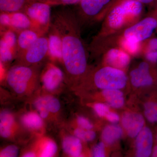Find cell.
Listing matches in <instances>:
<instances>
[{
  "label": "cell",
  "mask_w": 157,
  "mask_h": 157,
  "mask_svg": "<svg viewBox=\"0 0 157 157\" xmlns=\"http://www.w3.org/2000/svg\"><path fill=\"white\" fill-rule=\"evenodd\" d=\"M17 45L16 57L19 56L36 41L39 37L45 35L39 31L27 29L17 33Z\"/></svg>",
  "instance_id": "13"
},
{
  "label": "cell",
  "mask_w": 157,
  "mask_h": 157,
  "mask_svg": "<svg viewBox=\"0 0 157 157\" xmlns=\"http://www.w3.org/2000/svg\"><path fill=\"white\" fill-rule=\"evenodd\" d=\"M154 8H155L156 9H157V1L156 3L155 6V7H154Z\"/></svg>",
  "instance_id": "39"
},
{
  "label": "cell",
  "mask_w": 157,
  "mask_h": 157,
  "mask_svg": "<svg viewBox=\"0 0 157 157\" xmlns=\"http://www.w3.org/2000/svg\"><path fill=\"white\" fill-rule=\"evenodd\" d=\"M51 6L39 0H27L22 11L30 19L37 30L45 34L51 23Z\"/></svg>",
  "instance_id": "5"
},
{
  "label": "cell",
  "mask_w": 157,
  "mask_h": 157,
  "mask_svg": "<svg viewBox=\"0 0 157 157\" xmlns=\"http://www.w3.org/2000/svg\"><path fill=\"white\" fill-rule=\"evenodd\" d=\"M122 133L121 128L117 125H109L103 130L102 139L107 144H112L121 138Z\"/></svg>",
  "instance_id": "21"
},
{
  "label": "cell",
  "mask_w": 157,
  "mask_h": 157,
  "mask_svg": "<svg viewBox=\"0 0 157 157\" xmlns=\"http://www.w3.org/2000/svg\"><path fill=\"white\" fill-rule=\"evenodd\" d=\"M93 79L101 89H121L126 85L128 78L123 70L106 66L95 72Z\"/></svg>",
  "instance_id": "6"
},
{
  "label": "cell",
  "mask_w": 157,
  "mask_h": 157,
  "mask_svg": "<svg viewBox=\"0 0 157 157\" xmlns=\"http://www.w3.org/2000/svg\"><path fill=\"white\" fill-rule=\"evenodd\" d=\"M122 124L130 137H137L144 124V118L141 114L135 113H124L122 117Z\"/></svg>",
  "instance_id": "12"
},
{
  "label": "cell",
  "mask_w": 157,
  "mask_h": 157,
  "mask_svg": "<svg viewBox=\"0 0 157 157\" xmlns=\"http://www.w3.org/2000/svg\"><path fill=\"white\" fill-rule=\"evenodd\" d=\"M145 117L151 123H157V90L150 101L147 102L144 106Z\"/></svg>",
  "instance_id": "23"
},
{
  "label": "cell",
  "mask_w": 157,
  "mask_h": 157,
  "mask_svg": "<svg viewBox=\"0 0 157 157\" xmlns=\"http://www.w3.org/2000/svg\"><path fill=\"white\" fill-rule=\"evenodd\" d=\"M151 155L152 157H157V144L154 147Z\"/></svg>",
  "instance_id": "37"
},
{
  "label": "cell",
  "mask_w": 157,
  "mask_h": 157,
  "mask_svg": "<svg viewBox=\"0 0 157 157\" xmlns=\"http://www.w3.org/2000/svg\"><path fill=\"white\" fill-rule=\"evenodd\" d=\"M0 49L1 61L4 63L10 61L14 56L12 51L2 39L0 41Z\"/></svg>",
  "instance_id": "27"
},
{
  "label": "cell",
  "mask_w": 157,
  "mask_h": 157,
  "mask_svg": "<svg viewBox=\"0 0 157 157\" xmlns=\"http://www.w3.org/2000/svg\"><path fill=\"white\" fill-rule=\"evenodd\" d=\"M35 105L42 118L47 117L49 112H57L61 107L60 104L57 99L49 96L40 98L36 102Z\"/></svg>",
  "instance_id": "15"
},
{
  "label": "cell",
  "mask_w": 157,
  "mask_h": 157,
  "mask_svg": "<svg viewBox=\"0 0 157 157\" xmlns=\"http://www.w3.org/2000/svg\"><path fill=\"white\" fill-rule=\"evenodd\" d=\"M76 137L79 139L86 141H90L94 140L96 137V134L94 132L90 130H83L80 128L76 129L74 132Z\"/></svg>",
  "instance_id": "28"
},
{
  "label": "cell",
  "mask_w": 157,
  "mask_h": 157,
  "mask_svg": "<svg viewBox=\"0 0 157 157\" xmlns=\"http://www.w3.org/2000/svg\"><path fill=\"white\" fill-rule=\"evenodd\" d=\"M23 157H35V155L34 153L31 152H29L23 155Z\"/></svg>",
  "instance_id": "38"
},
{
  "label": "cell",
  "mask_w": 157,
  "mask_h": 157,
  "mask_svg": "<svg viewBox=\"0 0 157 157\" xmlns=\"http://www.w3.org/2000/svg\"><path fill=\"white\" fill-rule=\"evenodd\" d=\"M136 1L141 3L144 6L146 5V6H153L154 7L157 2V0H136Z\"/></svg>",
  "instance_id": "36"
},
{
  "label": "cell",
  "mask_w": 157,
  "mask_h": 157,
  "mask_svg": "<svg viewBox=\"0 0 157 157\" xmlns=\"http://www.w3.org/2000/svg\"><path fill=\"white\" fill-rule=\"evenodd\" d=\"M48 55L55 59L62 61V42L59 34L50 25L48 31Z\"/></svg>",
  "instance_id": "16"
},
{
  "label": "cell",
  "mask_w": 157,
  "mask_h": 157,
  "mask_svg": "<svg viewBox=\"0 0 157 157\" xmlns=\"http://www.w3.org/2000/svg\"><path fill=\"white\" fill-rule=\"evenodd\" d=\"M157 33V9L149 12L145 17L121 32L105 39H123L135 43H141Z\"/></svg>",
  "instance_id": "3"
},
{
  "label": "cell",
  "mask_w": 157,
  "mask_h": 157,
  "mask_svg": "<svg viewBox=\"0 0 157 157\" xmlns=\"http://www.w3.org/2000/svg\"><path fill=\"white\" fill-rule=\"evenodd\" d=\"M156 141L157 142V133L156 136Z\"/></svg>",
  "instance_id": "40"
},
{
  "label": "cell",
  "mask_w": 157,
  "mask_h": 157,
  "mask_svg": "<svg viewBox=\"0 0 157 157\" xmlns=\"http://www.w3.org/2000/svg\"><path fill=\"white\" fill-rule=\"evenodd\" d=\"M144 12V5L136 0H115L92 42L115 35L133 25L142 18Z\"/></svg>",
  "instance_id": "2"
},
{
  "label": "cell",
  "mask_w": 157,
  "mask_h": 157,
  "mask_svg": "<svg viewBox=\"0 0 157 157\" xmlns=\"http://www.w3.org/2000/svg\"><path fill=\"white\" fill-rule=\"evenodd\" d=\"M63 78V73L58 68L55 67L49 68L43 76L44 86L49 90L56 89L61 82Z\"/></svg>",
  "instance_id": "18"
},
{
  "label": "cell",
  "mask_w": 157,
  "mask_h": 157,
  "mask_svg": "<svg viewBox=\"0 0 157 157\" xmlns=\"http://www.w3.org/2000/svg\"><path fill=\"white\" fill-rule=\"evenodd\" d=\"M106 117L107 118L108 121L112 123H116L119 121L120 120L119 116L117 114L115 113L110 112V111L108 113V114L106 116Z\"/></svg>",
  "instance_id": "35"
},
{
  "label": "cell",
  "mask_w": 157,
  "mask_h": 157,
  "mask_svg": "<svg viewBox=\"0 0 157 157\" xmlns=\"http://www.w3.org/2000/svg\"><path fill=\"white\" fill-rule=\"evenodd\" d=\"M140 55H142L145 60L153 63H157V37L153 36L141 42Z\"/></svg>",
  "instance_id": "17"
},
{
  "label": "cell",
  "mask_w": 157,
  "mask_h": 157,
  "mask_svg": "<svg viewBox=\"0 0 157 157\" xmlns=\"http://www.w3.org/2000/svg\"><path fill=\"white\" fill-rule=\"evenodd\" d=\"M77 123L79 126L86 130H90L93 128V126L92 124L84 117H78L77 118Z\"/></svg>",
  "instance_id": "34"
},
{
  "label": "cell",
  "mask_w": 157,
  "mask_h": 157,
  "mask_svg": "<svg viewBox=\"0 0 157 157\" xmlns=\"http://www.w3.org/2000/svg\"><path fill=\"white\" fill-rule=\"evenodd\" d=\"M115 0H81L76 13L81 28L102 21Z\"/></svg>",
  "instance_id": "4"
},
{
  "label": "cell",
  "mask_w": 157,
  "mask_h": 157,
  "mask_svg": "<svg viewBox=\"0 0 157 157\" xmlns=\"http://www.w3.org/2000/svg\"><path fill=\"white\" fill-rule=\"evenodd\" d=\"M14 123L13 117L8 112H3L0 116V134L5 138L11 135V129Z\"/></svg>",
  "instance_id": "24"
},
{
  "label": "cell",
  "mask_w": 157,
  "mask_h": 157,
  "mask_svg": "<svg viewBox=\"0 0 157 157\" xmlns=\"http://www.w3.org/2000/svg\"><path fill=\"white\" fill-rule=\"evenodd\" d=\"M35 70L28 66L18 65L11 68L8 72L7 81L9 85L17 94H22L30 83L35 80Z\"/></svg>",
  "instance_id": "8"
},
{
  "label": "cell",
  "mask_w": 157,
  "mask_h": 157,
  "mask_svg": "<svg viewBox=\"0 0 157 157\" xmlns=\"http://www.w3.org/2000/svg\"><path fill=\"white\" fill-rule=\"evenodd\" d=\"M63 147L67 154L72 157H78L81 155L82 146L79 138L69 136L64 139Z\"/></svg>",
  "instance_id": "19"
},
{
  "label": "cell",
  "mask_w": 157,
  "mask_h": 157,
  "mask_svg": "<svg viewBox=\"0 0 157 157\" xmlns=\"http://www.w3.org/2000/svg\"><path fill=\"white\" fill-rule=\"evenodd\" d=\"M81 0H52L45 2L50 6H68V5H78Z\"/></svg>",
  "instance_id": "31"
},
{
  "label": "cell",
  "mask_w": 157,
  "mask_h": 157,
  "mask_svg": "<svg viewBox=\"0 0 157 157\" xmlns=\"http://www.w3.org/2000/svg\"><path fill=\"white\" fill-rule=\"evenodd\" d=\"M100 54H104V62L107 66L123 70L129 66L132 57L117 46L105 48Z\"/></svg>",
  "instance_id": "10"
},
{
  "label": "cell",
  "mask_w": 157,
  "mask_h": 157,
  "mask_svg": "<svg viewBox=\"0 0 157 157\" xmlns=\"http://www.w3.org/2000/svg\"><path fill=\"white\" fill-rule=\"evenodd\" d=\"M153 140V135L151 129L147 127L143 128L136 138V156L147 157L151 155Z\"/></svg>",
  "instance_id": "11"
},
{
  "label": "cell",
  "mask_w": 157,
  "mask_h": 157,
  "mask_svg": "<svg viewBox=\"0 0 157 157\" xmlns=\"http://www.w3.org/2000/svg\"><path fill=\"white\" fill-rule=\"evenodd\" d=\"M18 154V149L15 145H9L1 152V157H15Z\"/></svg>",
  "instance_id": "30"
},
{
  "label": "cell",
  "mask_w": 157,
  "mask_h": 157,
  "mask_svg": "<svg viewBox=\"0 0 157 157\" xmlns=\"http://www.w3.org/2000/svg\"><path fill=\"white\" fill-rule=\"evenodd\" d=\"M57 151L56 144L52 140L47 141L44 145L41 154V157H52Z\"/></svg>",
  "instance_id": "29"
},
{
  "label": "cell",
  "mask_w": 157,
  "mask_h": 157,
  "mask_svg": "<svg viewBox=\"0 0 157 157\" xmlns=\"http://www.w3.org/2000/svg\"><path fill=\"white\" fill-rule=\"evenodd\" d=\"M103 94L110 107L119 108L124 106V99L123 94L119 89L104 90Z\"/></svg>",
  "instance_id": "20"
},
{
  "label": "cell",
  "mask_w": 157,
  "mask_h": 157,
  "mask_svg": "<svg viewBox=\"0 0 157 157\" xmlns=\"http://www.w3.org/2000/svg\"><path fill=\"white\" fill-rule=\"evenodd\" d=\"M94 107L96 113L101 117H106L109 112L108 106L103 103H97L95 104Z\"/></svg>",
  "instance_id": "32"
},
{
  "label": "cell",
  "mask_w": 157,
  "mask_h": 157,
  "mask_svg": "<svg viewBox=\"0 0 157 157\" xmlns=\"http://www.w3.org/2000/svg\"><path fill=\"white\" fill-rule=\"evenodd\" d=\"M1 32V39L4 40L12 51L14 56H16L17 45L16 32L11 29H7Z\"/></svg>",
  "instance_id": "25"
},
{
  "label": "cell",
  "mask_w": 157,
  "mask_h": 157,
  "mask_svg": "<svg viewBox=\"0 0 157 157\" xmlns=\"http://www.w3.org/2000/svg\"><path fill=\"white\" fill-rule=\"evenodd\" d=\"M93 157H105V146L104 143L100 142L98 144L93 148L92 151Z\"/></svg>",
  "instance_id": "33"
},
{
  "label": "cell",
  "mask_w": 157,
  "mask_h": 157,
  "mask_svg": "<svg viewBox=\"0 0 157 157\" xmlns=\"http://www.w3.org/2000/svg\"><path fill=\"white\" fill-rule=\"evenodd\" d=\"M48 36L43 35L27 50L17 57L21 63L20 65L28 66L38 63L48 55Z\"/></svg>",
  "instance_id": "9"
},
{
  "label": "cell",
  "mask_w": 157,
  "mask_h": 157,
  "mask_svg": "<svg viewBox=\"0 0 157 157\" xmlns=\"http://www.w3.org/2000/svg\"><path fill=\"white\" fill-rule=\"evenodd\" d=\"M27 0H0V11L12 13L22 11Z\"/></svg>",
  "instance_id": "22"
},
{
  "label": "cell",
  "mask_w": 157,
  "mask_h": 157,
  "mask_svg": "<svg viewBox=\"0 0 157 157\" xmlns=\"http://www.w3.org/2000/svg\"><path fill=\"white\" fill-rule=\"evenodd\" d=\"M50 25L61 40L62 61L67 73L73 77L83 75L87 69L88 50L76 13L70 9L56 11L52 15Z\"/></svg>",
  "instance_id": "1"
},
{
  "label": "cell",
  "mask_w": 157,
  "mask_h": 157,
  "mask_svg": "<svg viewBox=\"0 0 157 157\" xmlns=\"http://www.w3.org/2000/svg\"><path fill=\"white\" fill-rule=\"evenodd\" d=\"M157 63L145 60L139 63L130 73V81L136 87H157Z\"/></svg>",
  "instance_id": "7"
},
{
  "label": "cell",
  "mask_w": 157,
  "mask_h": 157,
  "mask_svg": "<svg viewBox=\"0 0 157 157\" xmlns=\"http://www.w3.org/2000/svg\"><path fill=\"white\" fill-rule=\"evenodd\" d=\"M10 16V29L18 33L27 29H36L28 16L23 12L9 13ZM38 31V30H37Z\"/></svg>",
  "instance_id": "14"
},
{
  "label": "cell",
  "mask_w": 157,
  "mask_h": 157,
  "mask_svg": "<svg viewBox=\"0 0 157 157\" xmlns=\"http://www.w3.org/2000/svg\"><path fill=\"white\" fill-rule=\"evenodd\" d=\"M22 121L25 125L31 128H39L43 124L41 118L35 113L26 114L23 117Z\"/></svg>",
  "instance_id": "26"
}]
</instances>
